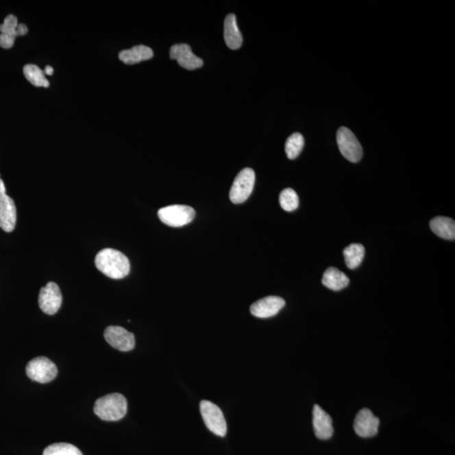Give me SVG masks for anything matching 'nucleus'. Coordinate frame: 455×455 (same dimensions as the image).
<instances>
[{"label": "nucleus", "mask_w": 455, "mask_h": 455, "mask_svg": "<svg viewBox=\"0 0 455 455\" xmlns=\"http://www.w3.org/2000/svg\"><path fill=\"white\" fill-rule=\"evenodd\" d=\"M95 263L99 271L112 280H122L130 271V262L127 256L111 248L98 252Z\"/></svg>", "instance_id": "nucleus-1"}, {"label": "nucleus", "mask_w": 455, "mask_h": 455, "mask_svg": "<svg viewBox=\"0 0 455 455\" xmlns=\"http://www.w3.org/2000/svg\"><path fill=\"white\" fill-rule=\"evenodd\" d=\"M16 38L14 36L0 34V47L2 49H10L14 46V41H16Z\"/></svg>", "instance_id": "nucleus-25"}, {"label": "nucleus", "mask_w": 455, "mask_h": 455, "mask_svg": "<svg viewBox=\"0 0 455 455\" xmlns=\"http://www.w3.org/2000/svg\"><path fill=\"white\" fill-rule=\"evenodd\" d=\"M430 229L436 236L445 240L455 238L454 220L446 217H436L431 220Z\"/></svg>", "instance_id": "nucleus-18"}, {"label": "nucleus", "mask_w": 455, "mask_h": 455, "mask_svg": "<svg viewBox=\"0 0 455 455\" xmlns=\"http://www.w3.org/2000/svg\"><path fill=\"white\" fill-rule=\"evenodd\" d=\"M127 402L122 394H109L99 398L95 403L94 413L101 419L116 421L127 414Z\"/></svg>", "instance_id": "nucleus-2"}, {"label": "nucleus", "mask_w": 455, "mask_h": 455, "mask_svg": "<svg viewBox=\"0 0 455 455\" xmlns=\"http://www.w3.org/2000/svg\"><path fill=\"white\" fill-rule=\"evenodd\" d=\"M304 139L303 135L295 133L290 136L285 145L286 155L289 160H295L300 155L304 148Z\"/></svg>", "instance_id": "nucleus-22"}, {"label": "nucleus", "mask_w": 455, "mask_h": 455, "mask_svg": "<svg viewBox=\"0 0 455 455\" xmlns=\"http://www.w3.org/2000/svg\"><path fill=\"white\" fill-rule=\"evenodd\" d=\"M24 75L25 78L33 86L36 87L49 88L50 83L46 78L44 72L38 66L34 64L25 65L23 69Z\"/></svg>", "instance_id": "nucleus-21"}, {"label": "nucleus", "mask_w": 455, "mask_h": 455, "mask_svg": "<svg viewBox=\"0 0 455 455\" xmlns=\"http://www.w3.org/2000/svg\"><path fill=\"white\" fill-rule=\"evenodd\" d=\"M16 207L12 198L7 195L5 183L0 179V228L12 232L16 225Z\"/></svg>", "instance_id": "nucleus-8"}, {"label": "nucleus", "mask_w": 455, "mask_h": 455, "mask_svg": "<svg viewBox=\"0 0 455 455\" xmlns=\"http://www.w3.org/2000/svg\"><path fill=\"white\" fill-rule=\"evenodd\" d=\"M256 175L251 168H245L234 179L230 193L231 201L240 204L248 199L254 189Z\"/></svg>", "instance_id": "nucleus-4"}, {"label": "nucleus", "mask_w": 455, "mask_h": 455, "mask_svg": "<svg viewBox=\"0 0 455 455\" xmlns=\"http://www.w3.org/2000/svg\"><path fill=\"white\" fill-rule=\"evenodd\" d=\"M200 412L205 425L212 432L219 436L227 434V423L221 409L215 404L203 401L200 403Z\"/></svg>", "instance_id": "nucleus-6"}, {"label": "nucleus", "mask_w": 455, "mask_h": 455, "mask_svg": "<svg viewBox=\"0 0 455 455\" xmlns=\"http://www.w3.org/2000/svg\"><path fill=\"white\" fill-rule=\"evenodd\" d=\"M158 216L164 225L178 228L192 222L195 218L196 212L192 207L186 205H171L160 208Z\"/></svg>", "instance_id": "nucleus-3"}, {"label": "nucleus", "mask_w": 455, "mask_h": 455, "mask_svg": "<svg viewBox=\"0 0 455 455\" xmlns=\"http://www.w3.org/2000/svg\"><path fill=\"white\" fill-rule=\"evenodd\" d=\"M313 427L318 439L326 440L332 438L334 432L332 417L318 405H315L313 408Z\"/></svg>", "instance_id": "nucleus-14"}, {"label": "nucleus", "mask_w": 455, "mask_h": 455, "mask_svg": "<svg viewBox=\"0 0 455 455\" xmlns=\"http://www.w3.org/2000/svg\"><path fill=\"white\" fill-rule=\"evenodd\" d=\"M379 418L367 408L362 409L355 418L354 430L356 434L362 438H371L376 436L379 430Z\"/></svg>", "instance_id": "nucleus-12"}, {"label": "nucleus", "mask_w": 455, "mask_h": 455, "mask_svg": "<svg viewBox=\"0 0 455 455\" xmlns=\"http://www.w3.org/2000/svg\"><path fill=\"white\" fill-rule=\"evenodd\" d=\"M225 41L227 47L232 50L240 49L243 42V38L237 25L236 16L233 14H228L225 18Z\"/></svg>", "instance_id": "nucleus-15"}, {"label": "nucleus", "mask_w": 455, "mask_h": 455, "mask_svg": "<svg viewBox=\"0 0 455 455\" xmlns=\"http://www.w3.org/2000/svg\"><path fill=\"white\" fill-rule=\"evenodd\" d=\"M170 58L172 60H176L181 67L188 71H195L197 69L203 67L204 61L200 58L194 55L192 49L187 44H175L170 50Z\"/></svg>", "instance_id": "nucleus-11"}, {"label": "nucleus", "mask_w": 455, "mask_h": 455, "mask_svg": "<svg viewBox=\"0 0 455 455\" xmlns=\"http://www.w3.org/2000/svg\"><path fill=\"white\" fill-rule=\"evenodd\" d=\"M44 73H46L47 75H53V68L51 66H47L45 69H44Z\"/></svg>", "instance_id": "nucleus-26"}, {"label": "nucleus", "mask_w": 455, "mask_h": 455, "mask_svg": "<svg viewBox=\"0 0 455 455\" xmlns=\"http://www.w3.org/2000/svg\"><path fill=\"white\" fill-rule=\"evenodd\" d=\"M62 293L55 282H50L40 290L38 303L44 313L53 315L62 306Z\"/></svg>", "instance_id": "nucleus-9"}, {"label": "nucleus", "mask_w": 455, "mask_h": 455, "mask_svg": "<svg viewBox=\"0 0 455 455\" xmlns=\"http://www.w3.org/2000/svg\"><path fill=\"white\" fill-rule=\"evenodd\" d=\"M0 179H1V178H0Z\"/></svg>", "instance_id": "nucleus-27"}, {"label": "nucleus", "mask_w": 455, "mask_h": 455, "mask_svg": "<svg viewBox=\"0 0 455 455\" xmlns=\"http://www.w3.org/2000/svg\"><path fill=\"white\" fill-rule=\"evenodd\" d=\"M343 255L348 269H355L361 265L365 258V249L360 244H352L344 249Z\"/></svg>", "instance_id": "nucleus-19"}, {"label": "nucleus", "mask_w": 455, "mask_h": 455, "mask_svg": "<svg viewBox=\"0 0 455 455\" xmlns=\"http://www.w3.org/2000/svg\"><path fill=\"white\" fill-rule=\"evenodd\" d=\"M27 374L33 381L46 384L56 378L58 369L50 359L46 357H38L28 362Z\"/></svg>", "instance_id": "nucleus-7"}, {"label": "nucleus", "mask_w": 455, "mask_h": 455, "mask_svg": "<svg viewBox=\"0 0 455 455\" xmlns=\"http://www.w3.org/2000/svg\"><path fill=\"white\" fill-rule=\"evenodd\" d=\"M153 52L150 47L138 45L132 47L131 49L123 50L119 53V60L125 64L133 65L143 61L151 60Z\"/></svg>", "instance_id": "nucleus-16"}, {"label": "nucleus", "mask_w": 455, "mask_h": 455, "mask_svg": "<svg viewBox=\"0 0 455 455\" xmlns=\"http://www.w3.org/2000/svg\"><path fill=\"white\" fill-rule=\"evenodd\" d=\"M337 145L341 155L352 163L360 161L362 157V148L356 136L347 127H341L336 133Z\"/></svg>", "instance_id": "nucleus-5"}, {"label": "nucleus", "mask_w": 455, "mask_h": 455, "mask_svg": "<svg viewBox=\"0 0 455 455\" xmlns=\"http://www.w3.org/2000/svg\"><path fill=\"white\" fill-rule=\"evenodd\" d=\"M43 455H83L82 451L71 443H58L47 446Z\"/></svg>", "instance_id": "nucleus-23"}, {"label": "nucleus", "mask_w": 455, "mask_h": 455, "mask_svg": "<svg viewBox=\"0 0 455 455\" xmlns=\"http://www.w3.org/2000/svg\"><path fill=\"white\" fill-rule=\"evenodd\" d=\"M285 306L281 297L269 296L256 301L251 306V313L258 318H269L276 315Z\"/></svg>", "instance_id": "nucleus-13"}, {"label": "nucleus", "mask_w": 455, "mask_h": 455, "mask_svg": "<svg viewBox=\"0 0 455 455\" xmlns=\"http://www.w3.org/2000/svg\"><path fill=\"white\" fill-rule=\"evenodd\" d=\"M280 203L284 210L293 212L299 207V197L295 190L291 188L284 189L280 194Z\"/></svg>", "instance_id": "nucleus-24"}, {"label": "nucleus", "mask_w": 455, "mask_h": 455, "mask_svg": "<svg viewBox=\"0 0 455 455\" xmlns=\"http://www.w3.org/2000/svg\"><path fill=\"white\" fill-rule=\"evenodd\" d=\"M104 336L106 341L116 350L130 352L135 347L134 334L121 326H108L105 330Z\"/></svg>", "instance_id": "nucleus-10"}, {"label": "nucleus", "mask_w": 455, "mask_h": 455, "mask_svg": "<svg viewBox=\"0 0 455 455\" xmlns=\"http://www.w3.org/2000/svg\"><path fill=\"white\" fill-rule=\"evenodd\" d=\"M0 32L1 34L14 36L16 38L17 36L27 35L28 28L25 24H18L17 17L13 14H9L3 21V23L0 25Z\"/></svg>", "instance_id": "nucleus-20"}, {"label": "nucleus", "mask_w": 455, "mask_h": 455, "mask_svg": "<svg viewBox=\"0 0 455 455\" xmlns=\"http://www.w3.org/2000/svg\"><path fill=\"white\" fill-rule=\"evenodd\" d=\"M349 282V278L346 274L333 267H329L325 271L322 278L323 285L333 290V291H340V290L347 287Z\"/></svg>", "instance_id": "nucleus-17"}]
</instances>
